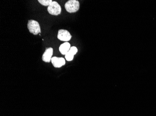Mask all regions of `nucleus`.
<instances>
[{"instance_id": "1", "label": "nucleus", "mask_w": 156, "mask_h": 116, "mask_svg": "<svg viewBox=\"0 0 156 116\" xmlns=\"http://www.w3.org/2000/svg\"><path fill=\"white\" fill-rule=\"evenodd\" d=\"M66 10L68 13H75L80 8L79 2L76 0H70L66 3L65 5Z\"/></svg>"}, {"instance_id": "2", "label": "nucleus", "mask_w": 156, "mask_h": 116, "mask_svg": "<svg viewBox=\"0 0 156 116\" xmlns=\"http://www.w3.org/2000/svg\"><path fill=\"white\" fill-rule=\"evenodd\" d=\"M27 27L30 32L33 35H37L39 33H41V28L37 21L33 20H29Z\"/></svg>"}, {"instance_id": "3", "label": "nucleus", "mask_w": 156, "mask_h": 116, "mask_svg": "<svg viewBox=\"0 0 156 116\" xmlns=\"http://www.w3.org/2000/svg\"><path fill=\"white\" fill-rule=\"evenodd\" d=\"M47 11L51 15H59L61 14V6L57 2H52V3L48 6Z\"/></svg>"}, {"instance_id": "4", "label": "nucleus", "mask_w": 156, "mask_h": 116, "mask_svg": "<svg viewBox=\"0 0 156 116\" xmlns=\"http://www.w3.org/2000/svg\"><path fill=\"white\" fill-rule=\"evenodd\" d=\"M71 38V35L67 30L64 29L58 30V38L60 41L67 42L70 41Z\"/></svg>"}, {"instance_id": "5", "label": "nucleus", "mask_w": 156, "mask_h": 116, "mask_svg": "<svg viewBox=\"0 0 156 116\" xmlns=\"http://www.w3.org/2000/svg\"><path fill=\"white\" fill-rule=\"evenodd\" d=\"M51 61L53 66L56 68H61L66 64L65 60L62 57H53L51 58Z\"/></svg>"}, {"instance_id": "6", "label": "nucleus", "mask_w": 156, "mask_h": 116, "mask_svg": "<svg viewBox=\"0 0 156 116\" xmlns=\"http://www.w3.org/2000/svg\"><path fill=\"white\" fill-rule=\"evenodd\" d=\"M52 55L53 48H46V50L42 56V60L45 62H50L51 61Z\"/></svg>"}, {"instance_id": "7", "label": "nucleus", "mask_w": 156, "mask_h": 116, "mask_svg": "<svg viewBox=\"0 0 156 116\" xmlns=\"http://www.w3.org/2000/svg\"><path fill=\"white\" fill-rule=\"evenodd\" d=\"M78 52V49L75 47H72L70 48L69 52L65 55L66 59L68 61H72L73 60L74 56L77 54Z\"/></svg>"}, {"instance_id": "8", "label": "nucleus", "mask_w": 156, "mask_h": 116, "mask_svg": "<svg viewBox=\"0 0 156 116\" xmlns=\"http://www.w3.org/2000/svg\"><path fill=\"white\" fill-rule=\"evenodd\" d=\"M71 45L68 42H65L64 43L61 44L59 48V52L62 55H66V54L69 52L71 48Z\"/></svg>"}, {"instance_id": "9", "label": "nucleus", "mask_w": 156, "mask_h": 116, "mask_svg": "<svg viewBox=\"0 0 156 116\" xmlns=\"http://www.w3.org/2000/svg\"><path fill=\"white\" fill-rule=\"evenodd\" d=\"M38 2L44 6H49L52 2V0H38Z\"/></svg>"}]
</instances>
